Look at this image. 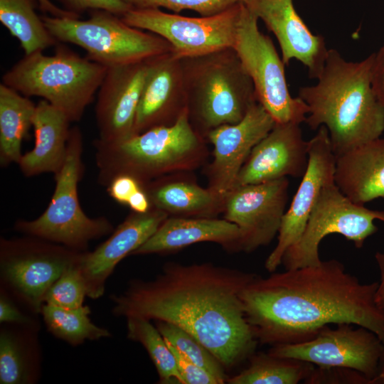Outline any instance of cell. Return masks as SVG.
<instances>
[{"instance_id": "6da1fadb", "label": "cell", "mask_w": 384, "mask_h": 384, "mask_svg": "<svg viewBox=\"0 0 384 384\" xmlns=\"http://www.w3.org/2000/svg\"><path fill=\"white\" fill-rule=\"evenodd\" d=\"M257 276L210 263L169 262L153 280L134 279L111 295L112 313L176 325L230 368L249 359L258 343L240 298Z\"/></svg>"}, {"instance_id": "7a4b0ae2", "label": "cell", "mask_w": 384, "mask_h": 384, "mask_svg": "<svg viewBox=\"0 0 384 384\" xmlns=\"http://www.w3.org/2000/svg\"><path fill=\"white\" fill-rule=\"evenodd\" d=\"M378 287V282H361L341 262L331 259L265 278L257 275L240 298L261 344L304 342L325 326L348 323L373 331L384 346V309L375 302Z\"/></svg>"}, {"instance_id": "3957f363", "label": "cell", "mask_w": 384, "mask_h": 384, "mask_svg": "<svg viewBox=\"0 0 384 384\" xmlns=\"http://www.w3.org/2000/svg\"><path fill=\"white\" fill-rule=\"evenodd\" d=\"M374 56L349 62L329 49L317 84L299 90L298 97L309 108L305 122L312 130L327 128L336 156L384 132V107L371 85Z\"/></svg>"}, {"instance_id": "277c9868", "label": "cell", "mask_w": 384, "mask_h": 384, "mask_svg": "<svg viewBox=\"0 0 384 384\" xmlns=\"http://www.w3.org/2000/svg\"><path fill=\"white\" fill-rule=\"evenodd\" d=\"M99 183L107 187L119 175H129L142 185L176 172L191 171L208 155L205 138L192 127L186 110L172 125L150 129L116 143L96 139Z\"/></svg>"}, {"instance_id": "5b68a950", "label": "cell", "mask_w": 384, "mask_h": 384, "mask_svg": "<svg viewBox=\"0 0 384 384\" xmlns=\"http://www.w3.org/2000/svg\"><path fill=\"white\" fill-rule=\"evenodd\" d=\"M181 63L189 121L205 139L220 126L239 122L257 102L253 82L232 47Z\"/></svg>"}, {"instance_id": "8992f818", "label": "cell", "mask_w": 384, "mask_h": 384, "mask_svg": "<svg viewBox=\"0 0 384 384\" xmlns=\"http://www.w3.org/2000/svg\"><path fill=\"white\" fill-rule=\"evenodd\" d=\"M107 69L58 45L52 55L43 51L25 55L4 74L2 83L28 97H42L73 122L92 102Z\"/></svg>"}, {"instance_id": "52a82bcc", "label": "cell", "mask_w": 384, "mask_h": 384, "mask_svg": "<svg viewBox=\"0 0 384 384\" xmlns=\"http://www.w3.org/2000/svg\"><path fill=\"white\" fill-rule=\"evenodd\" d=\"M82 150L81 130L74 126L70 130L65 162L54 174L55 187L50 202L36 219L16 221V230L82 252L87 251L91 240L113 232L108 219L90 218L80 206L78 188L84 172Z\"/></svg>"}, {"instance_id": "ba28073f", "label": "cell", "mask_w": 384, "mask_h": 384, "mask_svg": "<svg viewBox=\"0 0 384 384\" xmlns=\"http://www.w3.org/2000/svg\"><path fill=\"white\" fill-rule=\"evenodd\" d=\"M80 18L41 16L50 33L58 41L83 48L87 57L107 68L146 60L172 52L162 37L126 23L120 16L104 10L88 11Z\"/></svg>"}, {"instance_id": "9c48e42d", "label": "cell", "mask_w": 384, "mask_h": 384, "mask_svg": "<svg viewBox=\"0 0 384 384\" xmlns=\"http://www.w3.org/2000/svg\"><path fill=\"white\" fill-rule=\"evenodd\" d=\"M257 21L245 3L232 48L253 82L257 102L275 123L301 124L309 108L299 97L290 95L285 65L271 38L260 31Z\"/></svg>"}, {"instance_id": "30bf717a", "label": "cell", "mask_w": 384, "mask_h": 384, "mask_svg": "<svg viewBox=\"0 0 384 384\" xmlns=\"http://www.w3.org/2000/svg\"><path fill=\"white\" fill-rule=\"evenodd\" d=\"M375 220L384 222V210L355 203L334 182L328 183L321 189L302 235L284 252L282 265L285 270L319 265L320 242L330 234H340L361 248L378 231Z\"/></svg>"}, {"instance_id": "8fae6325", "label": "cell", "mask_w": 384, "mask_h": 384, "mask_svg": "<svg viewBox=\"0 0 384 384\" xmlns=\"http://www.w3.org/2000/svg\"><path fill=\"white\" fill-rule=\"evenodd\" d=\"M28 236L1 239V277L15 296L39 314L48 289L83 252Z\"/></svg>"}, {"instance_id": "7c38bea8", "label": "cell", "mask_w": 384, "mask_h": 384, "mask_svg": "<svg viewBox=\"0 0 384 384\" xmlns=\"http://www.w3.org/2000/svg\"><path fill=\"white\" fill-rule=\"evenodd\" d=\"M244 6L240 1L221 13L201 17L168 14L157 8H132L121 18L162 37L171 45L174 56L182 59L233 47Z\"/></svg>"}, {"instance_id": "4fadbf2b", "label": "cell", "mask_w": 384, "mask_h": 384, "mask_svg": "<svg viewBox=\"0 0 384 384\" xmlns=\"http://www.w3.org/2000/svg\"><path fill=\"white\" fill-rule=\"evenodd\" d=\"M341 323L324 326L312 338L300 343L273 346L268 353L282 358L305 361L316 366L356 370L368 378H375L384 359V346L369 329Z\"/></svg>"}, {"instance_id": "5bb4252c", "label": "cell", "mask_w": 384, "mask_h": 384, "mask_svg": "<svg viewBox=\"0 0 384 384\" xmlns=\"http://www.w3.org/2000/svg\"><path fill=\"white\" fill-rule=\"evenodd\" d=\"M287 177L234 187L225 197L223 218L240 230V251L268 245L278 235L288 201Z\"/></svg>"}, {"instance_id": "9a60e30c", "label": "cell", "mask_w": 384, "mask_h": 384, "mask_svg": "<svg viewBox=\"0 0 384 384\" xmlns=\"http://www.w3.org/2000/svg\"><path fill=\"white\" fill-rule=\"evenodd\" d=\"M309 142V163L289 208L286 210L277 235V243L265 260L270 273L282 265L286 250L302 235L321 189L334 182L336 156L327 128L319 127Z\"/></svg>"}, {"instance_id": "2e32d148", "label": "cell", "mask_w": 384, "mask_h": 384, "mask_svg": "<svg viewBox=\"0 0 384 384\" xmlns=\"http://www.w3.org/2000/svg\"><path fill=\"white\" fill-rule=\"evenodd\" d=\"M274 124L272 116L257 102L239 122L210 131L206 138L213 146V161L207 168V188L225 198L254 146Z\"/></svg>"}, {"instance_id": "e0dca14e", "label": "cell", "mask_w": 384, "mask_h": 384, "mask_svg": "<svg viewBox=\"0 0 384 384\" xmlns=\"http://www.w3.org/2000/svg\"><path fill=\"white\" fill-rule=\"evenodd\" d=\"M146 72V60L107 68L95 105L99 141L116 143L134 135Z\"/></svg>"}, {"instance_id": "ac0fdd59", "label": "cell", "mask_w": 384, "mask_h": 384, "mask_svg": "<svg viewBox=\"0 0 384 384\" xmlns=\"http://www.w3.org/2000/svg\"><path fill=\"white\" fill-rule=\"evenodd\" d=\"M186 110L181 59L169 52L146 60L134 135L154 127L172 125Z\"/></svg>"}, {"instance_id": "d6986e66", "label": "cell", "mask_w": 384, "mask_h": 384, "mask_svg": "<svg viewBox=\"0 0 384 384\" xmlns=\"http://www.w3.org/2000/svg\"><path fill=\"white\" fill-rule=\"evenodd\" d=\"M300 124L275 123L252 149L241 168L235 186L268 182L284 177L302 178L309 163V142Z\"/></svg>"}, {"instance_id": "ffe728a7", "label": "cell", "mask_w": 384, "mask_h": 384, "mask_svg": "<svg viewBox=\"0 0 384 384\" xmlns=\"http://www.w3.org/2000/svg\"><path fill=\"white\" fill-rule=\"evenodd\" d=\"M169 215L152 207L146 213L132 212L94 251H85L79 267L85 282L87 297H102L105 284L117 265L144 244Z\"/></svg>"}, {"instance_id": "44dd1931", "label": "cell", "mask_w": 384, "mask_h": 384, "mask_svg": "<svg viewBox=\"0 0 384 384\" xmlns=\"http://www.w3.org/2000/svg\"><path fill=\"white\" fill-rule=\"evenodd\" d=\"M245 4L276 37L285 65L296 59L317 79L328 55L324 38L313 34L299 16L293 0H247Z\"/></svg>"}, {"instance_id": "7402d4cb", "label": "cell", "mask_w": 384, "mask_h": 384, "mask_svg": "<svg viewBox=\"0 0 384 384\" xmlns=\"http://www.w3.org/2000/svg\"><path fill=\"white\" fill-rule=\"evenodd\" d=\"M212 242L231 252L240 251V230L225 219L168 217L131 255L162 254L188 245Z\"/></svg>"}, {"instance_id": "603a6c76", "label": "cell", "mask_w": 384, "mask_h": 384, "mask_svg": "<svg viewBox=\"0 0 384 384\" xmlns=\"http://www.w3.org/2000/svg\"><path fill=\"white\" fill-rule=\"evenodd\" d=\"M334 183L357 204L384 198V138L369 141L336 156Z\"/></svg>"}, {"instance_id": "cb8c5ba5", "label": "cell", "mask_w": 384, "mask_h": 384, "mask_svg": "<svg viewBox=\"0 0 384 384\" xmlns=\"http://www.w3.org/2000/svg\"><path fill=\"white\" fill-rule=\"evenodd\" d=\"M70 122L61 110L44 100L39 101L32 120L34 147L18 164L24 176L60 171L67 155Z\"/></svg>"}, {"instance_id": "d4e9b609", "label": "cell", "mask_w": 384, "mask_h": 384, "mask_svg": "<svg viewBox=\"0 0 384 384\" xmlns=\"http://www.w3.org/2000/svg\"><path fill=\"white\" fill-rule=\"evenodd\" d=\"M153 207L169 217L216 218L223 213L225 198L194 181L167 176L143 185Z\"/></svg>"}, {"instance_id": "484cf974", "label": "cell", "mask_w": 384, "mask_h": 384, "mask_svg": "<svg viewBox=\"0 0 384 384\" xmlns=\"http://www.w3.org/2000/svg\"><path fill=\"white\" fill-rule=\"evenodd\" d=\"M36 105L29 97L0 84V164H18L21 144L32 126Z\"/></svg>"}, {"instance_id": "4316f807", "label": "cell", "mask_w": 384, "mask_h": 384, "mask_svg": "<svg viewBox=\"0 0 384 384\" xmlns=\"http://www.w3.org/2000/svg\"><path fill=\"white\" fill-rule=\"evenodd\" d=\"M38 0H0V21L18 41L25 55L43 51L58 41L36 12Z\"/></svg>"}, {"instance_id": "83f0119b", "label": "cell", "mask_w": 384, "mask_h": 384, "mask_svg": "<svg viewBox=\"0 0 384 384\" xmlns=\"http://www.w3.org/2000/svg\"><path fill=\"white\" fill-rule=\"evenodd\" d=\"M315 366L292 358H282L267 353L255 352L249 358L246 368L232 378L230 384H297L304 381Z\"/></svg>"}, {"instance_id": "f1b7e54d", "label": "cell", "mask_w": 384, "mask_h": 384, "mask_svg": "<svg viewBox=\"0 0 384 384\" xmlns=\"http://www.w3.org/2000/svg\"><path fill=\"white\" fill-rule=\"evenodd\" d=\"M41 314L48 330L73 346L81 344L86 340L95 341L111 336L107 329L91 321L88 306L65 309L43 304Z\"/></svg>"}, {"instance_id": "f546056e", "label": "cell", "mask_w": 384, "mask_h": 384, "mask_svg": "<svg viewBox=\"0 0 384 384\" xmlns=\"http://www.w3.org/2000/svg\"><path fill=\"white\" fill-rule=\"evenodd\" d=\"M126 319L128 338L144 347L156 367L159 383L183 384L174 353L151 320L142 317Z\"/></svg>"}, {"instance_id": "4dcf8cb0", "label": "cell", "mask_w": 384, "mask_h": 384, "mask_svg": "<svg viewBox=\"0 0 384 384\" xmlns=\"http://www.w3.org/2000/svg\"><path fill=\"white\" fill-rule=\"evenodd\" d=\"M156 326L165 340L188 360L215 376L220 384L227 383L225 367L216 357L195 337L172 324L155 321Z\"/></svg>"}, {"instance_id": "1f68e13d", "label": "cell", "mask_w": 384, "mask_h": 384, "mask_svg": "<svg viewBox=\"0 0 384 384\" xmlns=\"http://www.w3.org/2000/svg\"><path fill=\"white\" fill-rule=\"evenodd\" d=\"M30 359L20 338L8 330L0 334V383L25 384L33 381Z\"/></svg>"}, {"instance_id": "d6a6232c", "label": "cell", "mask_w": 384, "mask_h": 384, "mask_svg": "<svg viewBox=\"0 0 384 384\" xmlns=\"http://www.w3.org/2000/svg\"><path fill=\"white\" fill-rule=\"evenodd\" d=\"M79 261L68 267L50 286L45 295L44 304L65 309L83 306L87 289Z\"/></svg>"}, {"instance_id": "836d02e7", "label": "cell", "mask_w": 384, "mask_h": 384, "mask_svg": "<svg viewBox=\"0 0 384 384\" xmlns=\"http://www.w3.org/2000/svg\"><path fill=\"white\" fill-rule=\"evenodd\" d=\"M132 8L161 7L178 13L183 10H192L201 16L218 14L240 1L247 0H122Z\"/></svg>"}, {"instance_id": "e575fe53", "label": "cell", "mask_w": 384, "mask_h": 384, "mask_svg": "<svg viewBox=\"0 0 384 384\" xmlns=\"http://www.w3.org/2000/svg\"><path fill=\"white\" fill-rule=\"evenodd\" d=\"M368 378L361 373L343 367H315L304 381L307 384H368Z\"/></svg>"}, {"instance_id": "d590c367", "label": "cell", "mask_w": 384, "mask_h": 384, "mask_svg": "<svg viewBox=\"0 0 384 384\" xmlns=\"http://www.w3.org/2000/svg\"><path fill=\"white\" fill-rule=\"evenodd\" d=\"M63 9L80 15L85 11L104 10L122 16L132 7L122 0H57Z\"/></svg>"}, {"instance_id": "8d00e7d4", "label": "cell", "mask_w": 384, "mask_h": 384, "mask_svg": "<svg viewBox=\"0 0 384 384\" xmlns=\"http://www.w3.org/2000/svg\"><path fill=\"white\" fill-rule=\"evenodd\" d=\"M167 343L176 358L183 384H220L218 379L210 372L195 364L168 342Z\"/></svg>"}, {"instance_id": "74e56055", "label": "cell", "mask_w": 384, "mask_h": 384, "mask_svg": "<svg viewBox=\"0 0 384 384\" xmlns=\"http://www.w3.org/2000/svg\"><path fill=\"white\" fill-rule=\"evenodd\" d=\"M143 185L129 175H119L114 178L107 187L110 196L118 203L127 206L129 198Z\"/></svg>"}, {"instance_id": "f35d334b", "label": "cell", "mask_w": 384, "mask_h": 384, "mask_svg": "<svg viewBox=\"0 0 384 384\" xmlns=\"http://www.w3.org/2000/svg\"><path fill=\"white\" fill-rule=\"evenodd\" d=\"M0 321L16 324H32V320L20 309L4 294L0 297Z\"/></svg>"}, {"instance_id": "ab89813d", "label": "cell", "mask_w": 384, "mask_h": 384, "mask_svg": "<svg viewBox=\"0 0 384 384\" xmlns=\"http://www.w3.org/2000/svg\"><path fill=\"white\" fill-rule=\"evenodd\" d=\"M371 85L377 98L384 107V43L375 53L371 70Z\"/></svg>"}, {"instance_id": "60d3db41", "label": "cell", "mask_w": 384, "mask_h": 384, "mask_svg": "<svg viewBox=\"0 0 384 384\" xmlns=\"http://www.w3.org/2000/svg\"><path fill=\"white\" fill-rule=\"evenodd\" d=\"M133 212L146 213L153 206L143 186L129 198L127 205Z\"/></svg>"}, {"instance_id": "b9f144b4", "label": "cell", "mask_w": 384, "mask_h": 384, "mask_svg": "<svg viewBox=\"0 0 384 384\" xmlns=\"http://www.w3.org/2000/svg\"><path fill=\"white\" fill-rule=\"evenodd\" d=\"M39 9L45 14L58 18H80V15L70 12L60 8L50 0H38Z\"/></svg>"}, {"instance_id": "7bdbcfd3", "label": "cell", "mask_w": 384, "mask_h": 384, "mask_svg": "<svg viewBox=\"0 0 384 384\" xmlns=\"http://www.w3.org/2000/svg\"><path fill=\"white\" fill-rule=\"evenodd\" d=\"M375 259L380 272L375 302L380 308L384 309V252H377L375 254Z\"/></svg>"}, {"instance_id": "ee69618b", "label": "cell", "mask_w": 384, "mask_h": 384, "mask_svg": "<svg viewBox=\"0 0 384 384\" xmlns=\"http://www.w3.org/2000/svg\"><path fill=\"white\" fill-rule=\"evenodd\" d=\"M369 384H384V365L380 366L378 375L370 381Z\"/></svg>"}]
</instances>
